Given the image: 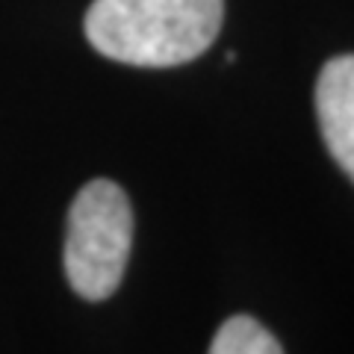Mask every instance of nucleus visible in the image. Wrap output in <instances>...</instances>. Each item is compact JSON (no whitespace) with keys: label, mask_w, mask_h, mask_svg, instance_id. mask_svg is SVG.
<instances>
[{"label":"nucleus","mask_w":354,"mask_h":354,"mask_svg":"<svg viewBox=\"0 0 354 354\" xmlns=\"http://www.w3.org/2000/svg\"><path fill=\"white\" fill-rule=\"evenodd\" d=\"M133 245V207L118 183L97 177L74 195L65 230V274L86 301H106L124 278Z\"/></svg>","instance_id":"2"},{"label":"nucleus","mask_w":354,"mask_h":354,"mask_svg":"<svg viewBox=\"0 0 354 354\" xmlns=\"http://www.w3.org/2000/svg\"><path fill=\"white\" fill-rule=\"evenodd\" d=\"M207 354H283L281 342L272 337L254 316H230L216 330Z\"/></svg>","instance_id":"4"},{"label":"nucleus","mask_w":354,"mask_h":354,"mask_svg":"<svg viewBox=\"0 0 354 354\" xmlns=\"http://www.w3.org/2000/svg\"><path fill=\"white\" fill-rule=\"evenodd\" d=\"M316 118L330 157L354 183V53L328 59L319 71Z\"/></svg>","instance_id":"3"},{"label":"nucleus","mask_w":354,"mask_h":354,"mask_svg":"<svg viewBox=\"0 0 354 354\" xmlns=\"http://www.w3.org/2000/svg\"><path fill=\"white\" fill-rule=\"evenodd\" d=\"M225 0H95L86 39L106 59L171 68L198 59L216 41Z\"/></svg>","instance_id":"1"}]
</instances>
